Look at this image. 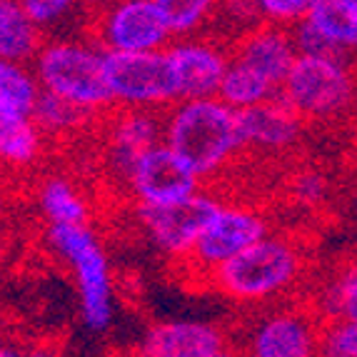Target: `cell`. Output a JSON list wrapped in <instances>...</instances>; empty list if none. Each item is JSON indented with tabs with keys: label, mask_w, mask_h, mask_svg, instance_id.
<instances>
[{
	"label": "cell",
	"mask_w": 357,
	"mask_h": 357,
	"mask_svg": "<svg viewBox=\"0 0 357 357\" xmlns=\"http://www.w3.org/2000/svg\"><path fill=\"white\" fill-rule=\"evenodd\" d=\"M280 98L303 123H337L357 100V70L325 55L298 53L280 88Z\"/></svg>",
	"instance_id": "obj_5"
},
{
	"label": "cell",
	"mask_w": 357,
	"mask_h": 357,
	"mask_svg": "<svg viewBox=\"0 0 357 357\" xmlns=\"http://www.w3.org/2000/svg\"><path fill=\"white\" fill-rule=\"evenodd\" d=\"M218 96L227 105L235 107V110H245V107H252L257 102L270 100V98H278L280 96V88L275 83H270L268 77L262 75V73H257L255 68L230 58V66L225 70V77H222Z\"/></svg>",
	"instance_id": "obj_22"
},
{
	"label": "cell",
	"mask_w": 357,
	"mask_h": 357,
	"mask_svg": "<svg viewBox=\"0 0 357 357\" xmlns=\"http://www.w3.org/2000/svg\"><path fill=\"white\" fill-rule=\"evenodd\" d=\"M30 63L43 90L83 113L102 120L115 107L105 77V50L88 33L48 36Z\"/></svg>",
	"instance_id": "obj_3"
},
{
	"label": "cell",
	"mask_w": 357,
	"mask_h": 357,
	"mask_svg": "<svg viewBox=\"0 0 357 357\" xmlns=\"http://www.w3.org/2000/svg\"><path fill=\"white\" fill-rule=\"evenodd\" d=\"M45 245L75 282L83 328L107 333L115 317V282L100 235L90 225H45Z\"/></svg>",
	"instance_id": "obj_4"
},
{
	"label": "cell",
	"mask_w": 357,
	"mask_h": 357,
	"mask_svg": "<svg viewBox=\"0 0 357 357\" xmlns=\"http://www.w3.org/2000/svg\"><path fill=\"white\" fill-rule=\"evenodd\" d=\"M36 205L45 225H90L93 205L83 188L68 175H48L38 183Z\"/></svg>",
	"instance_id": "obj_18"
},
{
	"label": "cell",
	"mask_w": 357,
	"mask_h": 357,
	"mask_svg": "<svg viewBox=\"0 0 357 357\" xmlns=\"http://www.w3.org/2000/svg\"><path fill=\"white\" fill-rule=\"evenodd\" d=\"M158 6L173 38H190L213 30L220 0H158Z\"/></svg>",
	"instance_id": "obj_25"
},
{
	"label": "cell",
	"mask_w": 357,
	"mask_h": 357,
	"mask_svg": "<svg viewBox=\"0 0 357 357\" xmlns=\"http://www.w3.org/2000/svg\"><path fill=\"white\" fill-rule=\"evenodd\" d=\"M20 347H15V342L6 337V335H0V357H13V355H20Z\"/></svg>",
	"instance_id": "obj_32"
},
{
	"label": "cell",
	"mask_w": 357,
	"mask_h": 357,
	"mask_svg": "<svg viewBox=\"0 0 357 357\" xmlns=\"http://www.w3.org/2000/svg\"><path fill=\"white\" fill-rule=\"evenodd\" d=\"M203 185L170 145L158 143L132 162L123 190L132 205H170L190 197Z\"/></svg>",
	"instance_id": "obj_11"
},
{
	"label": "cell",
	"mask_w": 357,
	"mask_h": 357,
	"mask_svg": "<svg viewBox=\"0 0 357 357\" xmlns=\"http://www.w3.org/2000/svg\"><path fill=\"white\" fill-rule=\"evenodd\" d=\"M167 53L178 75L180 98L218 96L230 66V43L215 33H200L190 38H173Z\"/></svg>",
	"instance_id": "obj_14"
},
{
	"label": "cell",
	"mask_w": 357,
	"mask_h": 357,
	"mask_svg": "<svg viewBox=\"0 0 357 357\" xmlns=\"http://www.w3.org/2000/svg\"><path fill=\"white\" fill-rule=\"evenodd\" d=\"M312 303L325 320H357V252L340 262L328 280L315 287Z\"/></svg>",
	"instance_id": "obj_19"
},
{
	"label": "cell",
	"mask_w": 357,
	"mask_h": 357,
	"mask_svg": "<svg viewBox=\"0 0 357 357\" xmlns=\"http://www.w3.org/2000/svg\"><path fill=\"white\" fill-rule=\"evenodd\" d=\"M45 36L20 0H0V58L33 60Z\"/></svg>",
	"instance_id": "obj_20"
},
{
	"label": "cell",
	"mask_w": 357,
	"mask_h": 357,
	"mask_svg": "<svg viewBox=\"0 0 357 357\" xmlns=\"http://www.w3.org/2000/svg\"><path fill=\"white\" fill-rule=\"evenodd\" d=\"M325 317L315 303L278 305L255 312L240 328L235 350L252 357H310L320 355Z\"/></svg>",
	"instance_id": "obj_6"
},
{
	"label": "cell",
	"mask_w": 357,
	"mask_h": 357,
	"mask_svg": "<svg viewBox=\"0 0 357 357\" xmlns=\"http://www.w3.org/2000/svg\"><path fill=\"white\" fill-rule=\"evenodd\" d=\"M355 70H357V66H355Z\"/></svg>",
	"instance_id": "obj_34"
},
{
	"label": "cell",
	"mask_w": 357,
	"mask_h": 357,
	"mask_svg": "<svg viewBox=\"0 0 357 357\" xmlns=\"http://www.w3.org/2000/svg\"><path fill=\"white\" fill-rule=\"evenodd\" d=\"M305 18L325 38L357 53V0H317Z\"/></svg>",
	"instance_id": "obj_24"
},
{
	"label": "cell",
	"mask_w": 357,
	"mask_h": 357,
	"mask_svg": "<svg viewBox=\"0 0 357 357\" xmlns=\"http://www.w3.org/2000/svg\"><path fill=\"white\" fill-rule=\"evenodd\" d=\"M162 143L203 180H220L245 155L240 110L220 96L180 98L162 110Z\"/></svg>",
	"instance_id": "obj_1"
},
{
	"label": "cell",
	"mask_w": 357,
	"mask_h": 357,
	"mask_svg": "<svg viewBox=\"0 0 357 357\" xmlns=\"http://www.w3.org/2000/svg\"><path fill=\"white\" fill-rule=\"evenodd\" d=\"M230 58L255 68L270 83L282 88L292 63L298 58V45H295L290 25L260 20L257 25L240 33L238 38H232Z\"/></svg>",
	"instance_id": "obj_16"
},
{
	"label": "cell",
	"mask_w": 357,
	"mask_h": 357,
	"mask_svg": "<svg viewBox=\"0 0 357 357\" xmlns=\"http://www.w3.org/2000/svg\"><path fill=\"white\" fill-rule=\"evenodd\" d=\"M262 20L260 10H257V3L255 0H220V6H218V18H215V25H222L227 30V40L232 38H238L240 33H245L248 28L257 25ZM210 30V33H213Z\"/></svg>",
	"instance_id": "obj_28"
},
{
	"label": "cell",
	"mask_w": 357,
	"mask_h": 357,
	"mask_svg": "<svg viewBox=\"0 0 357 357\" xmlns=\"http://www.w3.org/2000/svg\"><path fill=\"white\" fill-rule=\"evenodd\" d=\"M105 77L115 107L167 110L180 100V85L167 48L105 53Z\"/></svg>",
	"instance_id": "obj_8"
},
{
	"label": "cell",
	"mask_w": 357,
	"mask_h": 357,
	"mask_svg": "<svg viewBox=\"0 0 357 357\" xmlns=\"http://www.w3.org/2000/svg\"><path fill=\"white\" fill-rule=\"evenodd\" d=\"M50 140L33 113L0 107V170L8 175H20L40 165Z\"/></svg>",
	"instance_id": "obj_17"
},
{
	"label": "cell",
	"mask_w": 357,
	"mask_h": 357,
	"mask_svg": "<svg viewBox=\"0 0 357 357\" xmlns=\"http://www.w3.org/2000/svg\"><path fill=\"white\" fill-rule=\"evenodd\" d=\"M268 232L270 220L260 208L245 203H220L210 215V220L205 222L190 255L180 265L197 282H203L215 268H220L222 262L243 252L245 248H250Z\"/></svg>",
	"instance_id": "obj_9"
},
{
	"label": "cell",
	"mask_w": 357,
	"mask_h": 357,
	"mask_svg": "<svg viewBox=\"0 0 357 357\" xmlns=\"http://www.w3.org/2000/svg\"><path fill=\"white\" fill-rule=\"evenodd\" d=\"M33 118H36V123L40 126V130L45 132L50 143L53 140H70V137L80 135L88 126L100 123L98 118L83 113L80 107L53 96L48 90H43L40 98H38L36 107H33Z\"/></svg>",
	"instance_id": "obj_21"
},
{
	"label": "cell",
	"mask_w": 357,
	"mask_h": 357,
	"mask_svg": "<svg viewBox=\"0 0 357 357\" xmlns=\"http://www.w3.org/2000/svg\"><path fill=\"white\" fill-rule=\"evenodd\" d=\"M90 3H93V0H90Z\"/></svg>",
	"instance_id": "obj_35"
},
{
	"label": "cell",
	"mask_w": 357,
	"mask_h": 357,
	"mask_svg": "<svg viewBox=\"0 0 357 357\" xmlns=\"http://www.w3.org/2000/svg\"><path fill=\"white\" fill-rule=\"evenodd\" d=\"M262 20H273L280 25H292L303 20L317 0H255Z\"/></svg>",
	"instance_id": "obj_29"
},
{
	"label": "cell",
	"mask_w": 357,
	"mask_h": 357,
	"mask_svg": "<svg viewBox=\"0 0 357 357\" xmlns=\"http://www.w3.org/2000/svg\"><path fill=\"white\" fill-rule=\"evenodd\" d=\"M90 0H20V6L30 15V20L43 30V36H66L75 33L73 25L77 18L88 20Z\"/></svg>",
	"instance_id": "obj_26"
},
{
	"label": "cell",
	"mask_w": 357,
	"mask_h": 357,
	"mask_svg": "<svg viewBox=\"0 0 357 357\" xmlns=\"http://www.w3.org/2000/svg\"><path fill=\"white\" fill-rule=\"evenodd\" d=\"M15 208V195H13L10 180L6 175H0V225L8 220V215Z\"/></svg>",
	"instance_id": "obj_31"
},
{
	"label": "cell",
	"mask_w": 357,
	"mask_h": 357,
	"mask_svg": "<svg viewBox=\"0 0 357 357\" xmlns=\"http://www.w3.org/2000/svg\"><path fill=\"white\" fill-rule=\"evenodd\" d=\"M85 33L105 53L162 50L173 43L158 0H93Z\"/></svg>",
	"instance_id": "obj_7"
},
{
	"label": "cell",
	"mask_w": 357,
	"mask_h": 357,
	"mask_svg": "<svg viewBox=\"0 0 357 357\" xmlns=\"http://www.w3.org/2000/svg\"><path fill=\"white\" fill-rule=\"evenodd\" d=\"M105 140H102V162L110 178L123 188L132 162L148 148L162 143V110L148 107H113L102 118Z\"/></svg>",
	"instance_id": "obj_13"
},
{
	"label": "cell",
	"mask_w": 357,
	"mask_h": 357,
	"mask_svg": "<svg viewBox=\"0 0 357 357\" xmlns=\"http://www.w3.org/2000/svg\"><path fill=\"white\" fill-rule=\"evenodd\" d=\"M303 126V118L280 96L245 107L240 110L245 155H257V158H270V160L282 158L298 148Z\"/></svg>",
	"instance_id": "obj_15"
},
{
	"label": "cell",
	"mask_w": 357,
	"mask_h": 357,
	"mask_svg": "<svg viewBox=\"0 0 357 357\" xmlns=\"http://www.w3.org/2000/svg\"><path fill=\"white\" fill-rule=\"evenodd\" d=\"M135 352L143 357H225L235 350V337L222 325L197 317L153 322Z\"/></svg>",
	"instance_id": "obj_12"
},
{
	"label": "cell",
	"mask_w": 357,
	"mask_h": 357,
	"mask_svg": "<svg viewBox=\"0 0 357 357\" xmlns=\"http://www.w3.org/2000/svg\"><path fill=\"white\" fill-rule=\"evenodd\" d=\"M328 178L315 170H303L300 175H295L290 183V195L298 200L305 208H317L328 195Z\"/></svg>",
	"instance_id": "obj_30"
},
{
	"label": "cell",
	"mask_w": 357,
	"mask_h": 357,
	"mask_svg": "<svg viewBox=\"0 0 357 357\" xmlns=\"http://www.w3.org/2000/svg\"><path fill=\"white\" fill-rule=\"evenodd\" d=\"M320 355L330 357H357V320L330 317L322 325Z\"/></svg>",
	"instance_id": "obj_27"
},
{
	"label": "cell",
	"mask_w": 357,
	"mask_h": 357,
	"mask_svg": "<svg viewBox=\"0 0 357 357\" xmlns=\"http://www.w3.org/2000/svg\"><path fill=\"white\" fill-rule=\"evenodd\" d=\"M310 270L307 248L295 235L268 232L203 280L238 305H273L290 298Z\"/></svg>",
	"instance_id": "obj_2"
},
{
	"label": "cell",
	"mask_w": 357,
	"mask_h": 357,
	"mask_svg": "<svg viewBox=\"0 0 357 357\" xmlns=\"http://www.w3.org/2000/svg\"><path fill=\"white\" fill-rule=\"evenodd\" d=\"M220 195L200 188L190 197L170 205H135V222L155 250L173 262L190 255L205 222L220 205Z\"/></svg>",
	"instance_id": "obj_10"
},
{
	"label": "cell",
	"mask_w": 357,
	"mask_h": 357,
	"mask_svg": "<svg viewBox=\"0 0 357 357\" xmlns=\"http://www.w3.org/2000/svg\"><path fill=\"white\" fill-rule=\"evenodd\" d=\"M8 252H10V248H8V240L0 235V270L6 268V262H8Z\"/></svg>",
	"instance_id": "obj_33"
},
{
	"label": "cell",
	"mask_w": 357,
	"mask_h": 357,
	"mask_svg": "<svg viewBox=\"0 0 357 357\" xmlns=\"http://www.w3.org/2000/svg\"><path fill=\"white\" fill-rule=\"evenodd\" d=\"M43 88L30 60L0 58V107L33 113Z\"/></svg>",
	"instance_id": "obj_23"
}]
</instances>
